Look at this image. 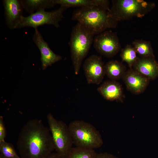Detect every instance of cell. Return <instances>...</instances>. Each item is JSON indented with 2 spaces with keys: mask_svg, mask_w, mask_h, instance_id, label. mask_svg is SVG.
<instances>
[{
  "mask_svg": "<svg viewBox=\"0 0 158 158\" xmlns=\"http://www.w3.org/2000/svg\"><path fill=\"white\" fill-rule=\"evenodd\" d=\"M17 146L21 158H45L55 150L49 128L37 119L30 120L23 126Z\"/></svg>",
  "mask_w": 158,
  "mask_h": 158,
  "instance_id": "cell-1",
  "label": "cell"
},
{
  "mask_svg": "<svg viewBox=\"0 0 158 158\" xmlns=\"http://www.w3.org/2000/svg\"><path fill=\"white\" fill-rule=\"evenodd\" d=\"M72 19L77 20L93 34H98L107 29L115 28L118 21L110 16L108 11L97 6L81 7L73 13Z\"/></svg>",
  "mask_w": 158,
  "mask_h": 158,
  "instance_id": "cell-2",
  "label": "cell"
},
{
  "mask_svg": "<svg viewBox=\"0 0 158 158\" xmlns=\"http://www.w3.org/2000/svg\"><path fill=\"white\" fill-rule=\"evenodd\" d=\"M94 35L78 22L73 27L69 42L74 72L77 75L93 42Z\"/></svg>",
  "mask_w": 158,
  "mask_h": 158,
  "instance_id": "cell-3",
  "label": "cell"
},
{
  "mask_svg": "<svg viewBox=\"0 0 158 158\" xmlns=\"http://www.w3.org/2000/svg\"><path fill=\"white\" fill-rule=\"evenodd\" d=\"M68 128L73 144L79 147L94 149L103 144L101 136L91 124L83 120L71 122Z\"/></svg>",
  "mask_w": 158,
  "mask_h": 158,
  "instance_id": "cell-4",
  "label": "cell"
},
{
  "mask_svg": "<svg viewBox=\"0 0 158 158\" xmlns=\"http://www.w3.org/2000/svg\"><path fill=\"white\" fill-rule=\"evenodd\" d=\"M108 11L112 18L118 21L134 17L142 18L155 7L154 3L142 0H112Z\"/></svg>",
  "mask_w": 158,
  "mask_h": 158,
  "instance_id": "cell-5",
  "label": "cell"
},
{
  "mask_svg": "<svg viewBox=\"0 0 158 158\" xmlns=\"http://www.w3.org/2000/svg\"><path fill=\"white\" fill-rule=\"evenodd\" d=\"M47 118L56 152L65 157L73 144L68 126L63 121L56 119L51 113Z\"/></svg>",
  "mask_w": 158,
  "mask_h": 158,
  "instance_id": "cell-6",
  "label": "cell"
},
{
  "mask_svg": "<svg viewBox=\"0 0 158 158\" xmlns=\"http://www.w3.org/2000/svg\"><path fill=\"white\" fill-rule=\"evenodd\" d=\"M68 8L61 6L58 9L51 11L42 9L25 17L23 16L16 29L30 27L35 29L44 25H52L56 28L63 17L64 11Z\"/></svg>",
  "mask_w": 158,
  "mask_h": 158,
  "instance_id": "cell-7",
  "label": "cell"
},
{
  "mask_svg": "<svg viewBox=\"0 0 158 158\" xmlns=\"http://www.w3.org/2000/svg\"><path fill=\"white\" fill-rule=\"evenodd\" d=\"M94 47L100 54L109 58L116 55L121 49L116 33L111 30L104 31L94 38Z\"/></svg>",
  "mask_w": 158,
  "mask_h": 158,
  "instance_id": "cell-8",
  "label": "cell"
},
{
  "mask_svg": "<svg viewBox=\"0 0 158 158\" xmlns=\"http://www.w3.org/2000/svg\"><path fill=\"white\" fill-rule=\"evenodd\" d=\"M105 65L101 56L93 55L85 61L83 67L87 83L99 85L105 75Z\"/></svg>",
  "mask_w": 158,
  "mask_h": 158,
  "instance_id": "cell-9",
  "label": "cell"
},
{
  "mask_svg": "<svg viewBox=\"0 0 158 158\" xmlns=\"http://www.w3.org/2000/svg\"><path fill=\"white\" fill-rule=\"evenodd\" d=\"M32 39L40 51L43 70L61 59V56L55 54L50 49L37 28L35 29Z\"/></svg>",
  "mask_w": 158,
  "mask_h": 158,
  "instance_id": "cell-10",
  "label": "cell"
},
{
  "mask_svg": "<svg viewBox=\"0 0 158 158\" xmlns=\"http://www.w3.org/2000/svg\"><path fill=\"white\" fill-rule=\"evenodd\" d=\"M122 78L127 89L136 95L144 92L150 80L132 68L126 71Z\"/></svg>",
  "mask_w": 158,
  "mask_h": 158,
  "instance_id": "cell-11",
  "label": "cell"
},
{
  "mask_svg": "<svg viewBox=\"0 0 158 158\" xmlns=\"http://www.w3.org/2000/svg\"><path fill=\"white\" fill-rule=\"evenodd\" d=\"M5 23L10 29H16L22 17L23 8L20 0H4Z\"/></svg>",
  "mask_w": 158,
  "mask_h": 158,
  "instance_id": "cell-12",
  "label": "cell"
},
{
  "mask_svg": "<svg viewBox=\"0 0 158 158\" xmlns=\"http://www.w3.org/2000/svg\"><path fill=\"white\" fill-rule=\"evenodd\" d=\"M133 69L150 80L158 77V63L154 57L138 58Z\"/></svg>",
  "mask_w": 158,
  "mask_h": 158,
  "instance_id": "cell-13",
  "label": "cell"
},
{
  "mask_svg": "<svg viewBox=\"0 0 158 158\" xmlns=\"http://www.w3.org/2000/svg\"><path fill=\"white\" fill-rule=\"evenodd\" d=\"M97 90L108 100H121L123 97L122 86L116 81L110 80L104 82L98 88Z\"/></svg>",
  "mask_w": 158,
  "mask_h": 158,
  "instance_id": "cell-14",
  "label": "cell"
},
{
  "mask_svg": "<svg viewBox=\"0 0 158 158\" xmlns=\"http://www.w3.org/2000/svg\"><path fill=\"white\" fill-rule=\"evenodd\" d=\"M55 5L68 8L70 7H84L91 6L101 7L109 11V2L106 0H53Z\"/></svg>",
  "mask_w": 158,
  "mask_h": 158,
  "instance_id": "cell-15",
  "label": "cell"
},
{
  "mask_svg": "<svg viewBox=\"0 0 158 158\" xmlns=\"http://www.w3.org/2000/svg\"><path fill=\"white\" fill-rule=\"evenodd\" d=\"M104 66L105 74L111 80L116 81L122 78L126 71L123 64L116 60L108 61Z\"/></svg>",
  "mask_w": 158,
  "mask_h": 158,
  "instance_id": "cell-16",
  "label": "cell"
},
{
  "mask_svg": "<svg viewBox=\"0 0 158 158\" xmlns=\"http://www.w3.org/2000/svg\"><path fill=\"white\" fill-rule=\"evenodd\" d=\"M20 1L23 9L30 14L55 5L53 0H21Z\"/></svg>",
  "mask_w": 158,
  "mask_h": 158,
  "instance_id": "cell-17",
  "label": "cell"
},
{
  "mask_svg": "<svg viewBox=\"0 0 158 158\" xmlns=\"http://www.w3.org/2000/svg\"><path fill=\"white\" fill-rule=\"evenodd\" d=\"M132 44L137 54L141 58L154 57L149 42L142 40H135L132 42Z\"/></svg>",
  "mask_w": 158,
  "mask_h": 158,
  "instance_id": "cell-18",
  "label": "cell"
},
{
  "mask_svg": "<svg viewBox=\"0 0 158 158\" xmlns=\"http://www.w3.org/2000/svg\"><path fill=\"white\" fill-rule=\"evenodd\" d=\"M137 54L133 46L128 44L121 50L120 56L122 60L132 68L138 58Z\"/></svg>",
  "mask_w": 158,
  "mask_h": 158,
  "instance_id": "cell-19",
  "label": "cell"
},
{
  "mask_svg": "<svg viewBox=\"0 0 158 158\" xmlns=\"http://www.w3.org/2000/svg\"><path fill=\"white\" fill-rule=\"evenodd\" d=\"M97 153L94 150L76 147H72L65 158H95Z\"/></svg>",
  "mask_w": 158,
  "mask_h": 158,
  "instance_id": "cell-20",
  "label": "cell"
},
{
  "mask_svg": "<svg viewBox=\"0 0 158 158\" xmlns=\"http://www.w3.org/2000/svg\"><path fill=\"white\" fill-rule=\"evenodd\" d=\"M0 156L4 158H21L17 153L13 145L5 141L0 142Z\"/></svg>",
  "mask_w": 158,
  "mask_h": 158,
  "instance_id": "cell-21",
  "label": "cell"
},
{
  "mask_svg": "<svg viewBox=\"0 0 158 158\" xmlns=\"http://www.w3.org/2000/svg\"><path fill=\"white\" fill-rule=\"evenodd\" d=\"M6 136V130L3 118L0 116V142L5 141Z\"/></svg>",
  "mask_w": 158,
  "mask_h": 158,
  "instance_id": "cell-22",
  "label": "cell"
},
{
  "mask_svg": "<svg viewBox=\"0 0 158 158\" xmlns=\"http://www.w3.org/2000/svg\"><path fill=\"white\" fill-rule=\"evenodd\" d=\"M95 158H118L114 155L106 152L97 153Z\"/></svg>",
  "mask_w": 158,
  "mask_h": 158,
  "instance_id": "cell-23",
  "label": "cell"
},
{
  "mask_svg": "<svg viewBox=\"0 0 158 158\" xmlns=\"http://www.w3.org/2000/svg\"><path fill=\"white\" fill-rule=\"evenodd\" d=\"M45 158H65V157L59 154L56 152H53Z\"/></svg>",
  "mask_w": 158,
  "mask_h": 158,
  "instance_id": "cell-24",
  "label": "cell"
},
{
  "mask_svg": "<svg viewBox=\"0 0 158 158\" xmlns=\"http://www.w3.org/2000/svg\"><path fill=\"white\" fill-rule=\"evenodd\" d=\"M0 158H4V157H2L0 156Z\"/></svg>",
  "mask_w": 158,
  "mask_h": 158,
  "instance_id": "cell-25",
  "label": "cell"
}]
</instances>
